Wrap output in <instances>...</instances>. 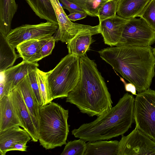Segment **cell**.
Wrapping results in <instances>:
<instances>
[{
    "label": "cell",
    "instance_id": "4dcf8cb0",
    "mask_svg": "<svg viewBox=\"0 0 155 155\" xmlns=\"http://www.w3.org/2000/svg\"><path fill=\"white\" fill-rule=\"evenodd\" d=\"M59 1L62 5L63 9L68 10L70 14L75 12H85L83 9L77 5L68 0H59Z\"/></svg>",
    "mask_w": 155,
    "mask_h": 155
},
{
    "label": "cell",
    "instance_id": "83f0119b",
    "mask_svg": "<svg viewBox=\"0 0 155 155\" xmlns=\"http://www.w3.org/2000/svg\"><path fill=\"white\" fill-rule=\"evenodd\" d=\"M39 60L51 54L56 41L53 36L39 40Z\"/></svg>",
    "mask_w": 155,
    "mask_h": 155
},
{
    "label": "cell",
    "instance_id": "484cf974",
    "mask_svg": "<svg viewBox=\"0 0 155 155\" xmlns=\"http://www.w3.org/2000/svg\"><path fill=\"white\" fill-rule=\"evenodd\" d=\"M37 79L43 101V105L51 102V98L47 82V72H44L38 68L36 69Z\"/></svg>",
    "mask_w": 155,
    "mask_h": 155
},
{
    "label": "cell",
    "instance_id": "4316f807",
    "mask_svg": "<svg viewBox=\"0 0 155 155\" xmlns=\"http://www.w3.org/2000/svg\"><path fill=\"white\" fill-rule=\"evenodd\" d=\"M86 142L81 138L68 141L61 155H84L87 147Z\"/></svg>",
    "mask_w": 155,
    "mask_h": 155
},
{
    "label": "cell",
    "instance_id": "7402d4cb",
    "mask_svg": "<svg viewBox=\"0 0 155 155\" xmlns=\"http://www.w3.org/2000/svg\"><path fill=\"white\" fill-rule=\"evenodd\" d=\"M39 40L32 39L22 42L17 45L16 48L23 60L34 63L39 61Z\"/></svg>",
    "mask_w": 155,
    "mask_h": 155
},
{
    "label": "cell",
    "instance_id": "9c48e42d",
    "mask_svg": "<svg viewBox=\"0 0 155 155\" xmlns=\"http://www.w3.org/2000/svg\"><path fill=\"white\" fill-rule=\"evenodd\" d=\"M117 155H155V142L136 127L127 135H122Z\"/></svg>",
    "mask_w": 155,
    "mask_h": 155
},
{
    "label": "cell",
    "instance_id": "5bb4252c",
    "mask_svg": "<svg viewBox=\"0 0 155 155\" xmlns=\"http://www.w3.org/2000/svg\"><path fill=\"white\" fill-rule=\"evenodd\" d=\"M16 87L21 94L38 135L40 122V106L31 86L28 75Z\"/></svg>",
    "mask_w": 155,
    "mask_h": 155
},
{
    "label": "cell",
    "instance_id": "603a6c76",
    "mask_svg": "<svg viewBox=\"0 0 155 155\" xmlns=\"http://www.w3.org/2000/svg\"><path fill=\"white\" fill-rule=\"evenodd\" d=\"M18 57L15 48L9 43L6 36L0 34V72L12 66Z\"/></svg>",
    "mask_w": 155,
    "mask_h": 155
},
{
    "label": "cell",
    "instance_id": "ac0fdd59",
    "mask_svg": "<svg viewBox=\"0 0 155 155\" xmlns=\"http://www.w3.org/2000/svg\"><path fill=\"white\" fill-rule=\"evenodd\" d=\"M18 8L15 0H0V34L4 36L12 29V20Z\"/></svg>",
    "mask_w": 155,
    "mask_h": 155
},
{
    "label": "cell",
    "instance_id": "d4e9b609",
    "mask_svg": "<svg viewBox=\"0 0 155 155\" xmlns=\"http://www.w3.org/2000/svg\"><path fill=\"white\" fill-rule=\"evenodd\" d=\"M83 9L88 15L97 17L98 11L107 0H68Z\"/></svg>",
    "mask_w": 155,
    "mask_h": 155
},
{
    "label": "cell",
    "instance_id": "e575fe53",
    "mask_svg": "<svg viewBox=\"0 0 155 155\" xmlns=\"http://www.w3.org/2000/svg\"><path fill=\"white\" fill-rule=\"evenodd\" d=\"M152 52L155 58V47L152 49Z\"/></svg>",
    "mask_w": 155,
    "mask_h": 155
},
{
    "label": "cell",
    "instance_id": "e0dca14e",
    "mask_svg": "<svg viewBox=\"0 0 155 155\" xmlns=\"http://www.w3.org/2000/svg\"><path fill=\"white\" fill-rule=\"evenodd\" d=\"M97 32L84 31L80 33L67 43L68 54L80 57L86 54L92 42V36L99 34Z\"/></svg>",
    "mask_w": 155,
    "mask_h": 155
},
{
    "label": "cell",
    "instance_id": "8992f818",
    "mask_svg": "<svg viewBox=\"0 0 155 155\" xmlns=\"http://www.w3.org/2000/svg\"><path fill=\"white\" fill-rule=\"evenodd\" d=\"M136 127L155 142V90L138 93L135 99Z\"/></svg>",
    "mask_w": 155,
    "mask_h": 155
},
{
    "label": "cell",
    "instance_id": "4fadbf2b",
    "mask_svg": "<svg viewBox=\"0 0 155 155\" xmlns=\"http://www.w3.org/2000/svg\"><path fill=\"white\" fill-rule=\"evenodd\" d=\"M10 94L21 127L28 133L33 141H38L39 138L38 133L20 91L16 87L12 90Z\"/></svg>",
    "mask_w": 155,
    "mask_h": 155
},
{
    "label": "cell",
    "instance_id": "d6a6232c",
    "mask_svg": "<svg viewBox=\"0 0 155 155\" xmlns=\"http://www.w3.org/2000/svg\"><path fill=\"white\" fill-rule=\"evenodd\" d=\"M27 143L18 142L16 143L9 150L10 151L18 150L21 151H26L27 146L26 145Z\"/></svg>",
    "mask_w": 155,
    "mask_h": 155
},
{
    "label": "cell",
    "instance_id": "f546056e",
    "mask_svg": "<svg viewBox=\"0 0 155 155\" xmlns=\"http://www.w3.org/2000/svg\"><path fill=\"white\" fill-rule=\"evenodd\" d=\"M36 69L28 74L31 87L40 106L43 105V101L37 79Z\"/></svg>",
    "mask_w": 155,
    "mask_h": 155
},
{
    "label": "cell",
    "instance_id": "52a82bcc",
    "mask_svg": "<svg viewBox=\"0 0 155 155\" xmlns=\"http://www.w3.org/2000/svg\"><path fill=\"white\" fill-rule=\"evenodd\" d=\"M155 42V31L143 18L129 19L124 29L116 46H131L145 47Z\"/></svg>",
    "mask_w": 155,
    "mask_h": 155
},
{
    "label": "cell",
    "instance_id": "277c9868",
    "mask_svg": "<svg viewBox=\"0 0 155 155\" xmlns=\"http://www.w3.org/2000/svg\"><path fill=\"white\" fill-rule=\"evenodd\" d=\"M68 112V110L53 102L40 106L38 140L46 150L66 144L69 130Z\"/></svg>",
    "mask_w": 155,
    "mask_h": 155
},
{
    "label": "cell",
    "instance_id": "44dd1931",
    "mask_svg": "<svg viewBox=\"0 0 155 155\" xmlns=\"http://www.w3.org/2000/svg\"><path fill=\"white\" fill-rule=\"evenodd\" d=\"M119 141H88L84 155H117Z\"/></svg>",
    "mask_w": 155,
    "mask_h": 155
},
{
    "label": "cell",
    "instance_id": "5b68a950",
    "mask_svg": "<svg viewBox=\"0 0 155 155\" xmlns=\"http://www.w3.org/2000/svg\"><path fill=\"white\" fill-rule=\"evenodd\" d=\"M80 57L68 54L52 70L47 72L51 98L66 97L75 87L80 76Z\"/></svg>",
    "mask_w": 155,
    "mask_h": 155
},
{
    "label": "cell",
    "instance_id": "1f68e13d",
    "mask_svg": "<svg viewBox=\"0 0 155 155\" xmlns=\"http://www.w3.org/2000/svg\"><path fill=\"white\" fill-rule=\"evenodd\" d=\"M87 15L85 12H81L69 14L67 16L71 21H75L84 18L86 17Z\"/></svg>",
    "mask_w": 155,
    "mask_h": 155
},
{
    "label": "cell",
    "instance_id": "9a60e30c",
    "mask_svg": "<svg viewBox=\"0 0 155 155\" xmlns=\"http://www.w3.org/2000/svg\"><path fill=\"white\" fill-rule=\"evenodd\" d=\"M19 125H16L0 131V153L5 155L16 143H28L31 138L28 133Z\"/></svg>",
    "mask_w": 155,
    "mask_h": 155
},
{
    "label": "cell",
    "instance_id": "30bf717a",
    "mask_svg": "<svg viewBox=\"0 0 155 155\" xmlns=\"http://www.w3.org/2000/svg\"><path fill=\"white\" fill-rule=\"evenodd\" d=\"M55 11L58 23V28L53 35L56 41L67 43L78 34L84 31H95L97 25L92 26L74 23L68 18L59 0H50Z\"/></svg>",
    "mask_w": 155,
    "mask_h": 155
},
{
    "label": "cell",
    "instance_id": "ffe728a7",
    "mask_svg": "<svg viewBox=\"0 0 155 155\" xmlns=\"http://www.w3.org/2000/svg\"><path fill=\"white\" fill-rule=\"evenodd\" d=\"M40 19L58 25L56 15L50 0H25Z\"/></svg>",
    "mask_w": 155,
    "mask_h": 155
},
{
    "label": "cell",
    "instance_id": "7a4b0ae2",
    "mask_svg": "<svg viewBox=\"0 0 155 155\" xmlns=\"http://www.w3.org/2000/svg\"><path fill=\"white\" fill-rule=\"evenodd\" d=\"M80 62L79 80L66 102L75 105L82 113L98 117L112 107L110 94L94 61L86 54L80 57Z\"/></svg>",
    "mask_w": 155,
    "mask_h": 155
},
{
    "label": "cell",
    "instance_id": "6da1fadb",
    "mask_svg": "<svg viewBox=\"0 0 155 155\" xmlns=\"http://www.w3.org/2000/svg\"><path fill=\"white\" fill-rule=\"evenodd\" d=\"M101 58L140 93L150 88L155 75V58L151 46L111 47L98 51Z\"/></svg>",
    "mask_w": 155,
    "mask_h": 155
},
{
    "label": "cell",
    "instance_id": "cb8c5ba5",
    "mask_svg": "<svg viewBox=\"0 0 155 155\" xmlns=\"http://www.w3.org/2000/svg\"><path fill=\"white\" fill-rule=\"evenodd\" d=\"M120 1L107 0L101 5L96 15L99 22L116 15Z\"/></svg>",
    "mask_w": 155,
    "mask_h": 155
},
{
    "label": "cell",
    "instance_id": "2e32d148",
    "mask_svg": "<svg viewBox=\"0 0 155 155\" xmlns=\"http://www.w3.org/2000/svg\"><path fill=\"white\" fill-rule=\"evenodd\" d=\"M10 92L0 99V131L16 125L21 127Z\"/></svg>",
    "mask_w": 155,
    "mask_h": 155
},
{
    "label": "cell",
    "instance_id": "f1b7e54d",
    "mask_svg": "<svg viewBox=\"0 0 155 155\" xmlns=\"http://www.w3.org/2000/svg\"><path fill=\"white\" fill-rule=\"evenodd\" d=\"M143 18L155 31V0H150L139 16Z\"/></svg>",
    "mask_w": 155,
    "mask_h": 155
},
{
    "label": "cell",
    "instance_id": "d6986e66",
    "mask_svg": "<svg viewBox=\"0 0 155 155\" xmlns=\"http://www.w3.org/2000/svg\"><path fill=\"white\" fill-rule=\"evenodd\" d=\"M150 0H120L117 15L127 19L139 17Z\"/></svg>",
    "mask_w": 155,
    "mask_h": 155
},
{
    "label": "cell",
    "instance_id": "3957f363",
    "mask_svg": "<svg viewBox=\"0 0 155 155\" xmlns=\"http://www.w3.org/2000/svg\"><path fill=\"white\" fill-rule=\"evenodd\" d=\"M134 101L132 94L125 93L109 111L94 121L74 129L72 134L86 142L108 140L123 135L135 121Z\"/></svg>",
    "mask_w": 155,
    "mask_h": 155
},
{
    "label": "cell",
    "instance_id": "ba28073f",
    "mask_svg": "<svg viewBox=\"0 0 155 155\" xmlns=\"http://www.w3.org/2000/svg\"><path fill=\"white\" fill-rule=\"evenodd\" d=\"M58 25L46 21L37 24H25L12 29L6 36L9 43L14 48L22 42L30 39L41 40L52 36Z\"/></svg>",
    "mask_w": 155,
    "mask_h": 155
},
{
    "label": "cell",
    "instance_id": "8fae6325",
    "mask_svg": "<svg viewBox=\"0 0 155 155\" xmlns=\"http://www.w3.org/2000/svg\"><path fill=\"white\" fill-rule=\"evenodd\" d=\"M39 66L37 62H29L23 60L11 67L3 73L4 83L0 84V99L8 94L30 73Z\"/></svg>",
    "mask_w": 155,
    "mask_h": 155
},
{
    "label": "cell",
    "instance_id": "7c38bea8",
    "mask_svg": "<svg viewBox=\"0 0 155 155\" xmlns=\"http://www.w3.org/2000/svg\"><path fill=\"white\" fill-rule=\"evenodd\" d=\"M129 20L116 15L114 17L99 22L100 33L103 36L104 43L111 47L117 46L125 26Z\"/></svg>",
    "mask_w": 155,
    "mask_h": 155
},
{
    "label": "cell",
    "instance_id": "836d02e7",
    "mask_svg": "<svg viewBox=\"0 0 155 155\" xmlns=\"http://www.w3.org/2000/svg\"><path fill=\"white\" fill-rule=\"evenodd\" d=\"M120 78L121 81L124 84L125 89L126 91L131 93L132 94L137 95L136 94L137 90L134 85L130 82L127 83L123 78Z\"/></svg>",
    "mask_w": 155,
    "mask_h": 155
}]
</instances>
